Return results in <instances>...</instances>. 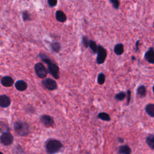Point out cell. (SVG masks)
<instances>
[{
  "label": "cell",
  "instance_id": "cell-19",
  "mask_svg": "<svg viewBox=\"0 0 154 154\" xmlns=\"http://www.w3.org/2000/svg\"><path fill=\"white\" fill-rule=\"evenodd\" d=\"M51 48L53 52H58L61 48V45L58 42H54L51 44Z\"/></svg>",
  "mask_w": 154,
  "mask_h": 154
},
{
  "label": "cell",
  "instance_id": "cell-5",
  "mask_svg": "<svg viewBox=\"0 0 154 154\" xmlns=\"http://www.w3.org/2000/svg\"><path fill=\"white\" fill-rule=\"evenodd\" d=\"M14 141L13 136L9 132L2 133L0 136V143L4 146L11 145Z\"/></svg>",
  "mask_w": 154,
  "mask_h": 154
},
{
  "label": "cell",
  "instance_id": "cell-14",
  "mask_svg": "<svg viewBox=\"0 0 154 154\" xmlns=\"http://www.w3.org/2000/svg\"><path fill=\"white\" fill-rule=\"evenodd\" d=\"M118 152L120 154H131V149L128 145H123L119 147Z\"/></svg>",
  "mask_w": 154,
  "mask_h": 154
},
{
  "label": "cell",
  "instance_id": "cell-12",
  "mask_svg": "<svg viewBox=\"0 0 154 154\" xmlns=\"http://www.w3.org/2000/svg\"><path fill=\"white\" fill-rule=\"evenodd\" d=\"M15 87L17 90L22 91L27 88V84L23 80H19L16 82Z\"/></svg>",
  "mask_w": 154,
  "mask_h": 154
},
{
  "label": "cell",
  "instance_id": "cell-31",
  "mask_svg": "<svg viewBox=\"0 0 154 154\" xmlns=\"http://www.w3.org/2000/svg\"><path fill=\"white\" fill-rule=\"evenodd\" d=\"M118 140H119V142H120V143H123V139L122 138L119 137L118 138Z\"/></svg>",
  "mask_w": 154,
  "mask_h": 154
},
{
  "label": "cell",
  "instance_id": "cell-21",
  "mask_svg": "<svg viewBox=\"0 0 154 154\" xmlns=\"http://www.w3.org/2000/svg\"><path fill=\"white\" fill-rule=\"evenodd\" d=\"M89 47L90 48L91 50L93 52V54H96L97 52V47L96 42L93 40H90L89 42Z\"/></svg>",
  "mask_w": 154,
  "mask_h": 154
},
{
  "label": "cell",
  "instance_id": "cell-23",
  "mask_svg": "<svg viewBox=\"0 0 154 154\" xmlns=\"http://www.w3.org/2000/svg\"><path fill=\"white\" fill-rule=\"evenodd\" d=\"M9 128L8 126L5 124L4 122H0V132H7L9 131Z\"/></svg>",
  "mask_w": 154,
  "mask_h": 154
},
{
  "label": "cell",
  "instance_id": "cell-10",
  "mask_svg": "<svg viewBox=\"0 0 154 154\" xmlns=\"http://www.w3.org/2000/svg\"><path fill=\"white\" fill-rule=\"evenodd\" d=\"M144 58L149 63L154 64V49L153 48H150L145 53Z\"/></svg>",
  "mask_w": 154,
  "mask_h": 154
},
{
  "label": "cell",
  "instance_id": "cell-34",
  "mask_svg": "<svg viewBox=\"0 0 154 154\" xmlns=\"http://www.w3.org/2000/svg\"><path fill=\"white\" fill-rule=\"evenodd\" d=\"M0 154H4L2 152H0Z\"/></svg>",
  "mask_w": 154,
  "mask_h": 154
},
{
  "label": "cell",
  "instance_id": "cell-22",
  "mask_svg": "<svg viewBox=\"0 0 154 154\" xmlns=\"http://www.w3.org/2000/svg\"><path fill=\"white\" fill-rule=\"evenodd\" d=\"M126 97V93L124 91H120V93L116 94L114 97H115V99L119 101H122L124 100Z\"/></svg>",
  "mask_w": 154,
  "mask_h": 154
},
{
  "label": "cell",
  "instance_id": "cell-2",
  "mask_svg": "<svg viewBox=\"0 0 154 154\" xmlns=\"http://www.w3.org/2000/svg\"><path fill=\"white\" fill-rule=\"evenodd\" d=\"M63 147L61 142L57 139L49 138L45 143V148L48 154H55Z\"/></svg>",
  "mask_w": 154,
  "mask_h": 154
},
{
  "label": "cell",
  "instance_id": "cell-26",
  "mask_svg": "<svg viewBox=\"0 0 154 154\" xmlns=\"http://www.w3.org/2000/svg\"><path fill=\"white\" fill-rule=\"evenodd\" d=\"M82 44H83V45L84 46L85 48H87L89 46L90 40H88V38L87 36H83L82 39Z\"/></svg>",
  "mask_w": 154,
  "mask_h": 154
},
{
  "label": "cell",
  "instance_id": "cell-35",
  "mask_svg": "<svg viewBox=\"0 0 154 154\" xmlns=\"http://www.w3.org/2000/svg\"><path fill=\"white\" fill-rule=\"evenodd\" d=\"M153 27H154V22H153Z\"/></svg>",
  "mask_w": 154,
  "mask_h": 154
},
{
  "label": "cell",
  "instance_id": "cell-11",
  "mask_svg": "<svg viewBox=\"0 0 154 154\" xmlns=\"http://www.w3.org/2000/svg\"><path fill=\"white\" fill-rule=\"evenodd\" d=\"M1 82L3 86L5 87H10L13 85L14 83V80L11 76H5L1 78Z\"/></svg>",
  "mask_w": 154,
  "mask_h": 154
},
{
  "label": "cell",
  "instance_id": "cell-25",
  "mask_svg": "<svg viewBox=\"0 0 154 154\" xmlns=\"http://www.w3.org/2000/svg\"><path fill=\"white\" fill-rule=\"evenodd\" d=\"M22 15V19H23V21H28V20H31L30 14L28 11H23Z\"/></svg>",
  "mask_w": 154,
  "mask_h": 154
},
{
  "label": "cell",
  "instance_id": "cell-7",
  "mask_svg": "<svg viewBox=\"0 0 154 154\" xmlns=\"http://www.w3.org/2000/svg\"><path fill=\"white\" fill-rule=\"evenodd\" d=\"M42 85L48 90H54L57 88V84L55 80L51 78H46L42 81Z\"/></svg>",
  "mask_w": 154,
  "mask_h": 154
},
{
  "label": "cell",
  "instance_id": "cell-18",
  "mask_svg": "<svg viewBox=\"0 0 154 154\" xmlns=\"http://www.w3.org/2000/svg\"><path fill=\"white\" fill-rule=\"evenodd\" d=\"M146 142L147 146L154 150V135H149L146 138Z\"/></svg>",
  "mask_w": 154,
  "mask_h": 154
},
{
  "label": "cell",
  "instance_id": "cell-8",
  "mask_svg": "<svg viewBox=\"0 0 154 154\" xmlns=\"http://www.w3.org/2000/svg\"><path fill=\"white\" fill-rule=\"evenodd\" d=\"M40 122L46 128L52 127L54 125V120L52 117L49 115L44 114L40 117Z\"/></svg>",
  "mask_w": 154,
  "mask_h": 154
},
{
  "label": "cell",
  "instance_id": "cell-24",
  "mask_svg": "<svg viewBox=\"0 0 154 154\" xmlns=\"http://www.w3.org/2000/svg\"><path fill=\"white\" fill-rule=\"evenodd\" d=\"M105 76L103 73H100L97 76V82L102 85L105 82Z\"/></svg>",
  "mask_w": 154,
  "mask_h": 154
},
{
  "label": "cell",
  "instance_id": "cell-30",
  "mask_svg": "<svg viewBox=\"0 0 154 154\" xmlns=\"http://www.w3.org/2000/svg\"><path fill=\"white\" fill-rule=\"evenodd\" d=\"M140 42V40H138V41H137V42L135 43V51H137V50L138 49V43Z\"/></svg>",
  "mask_w": 154,
  "mask_h": 154
},
{
  "label": "cell",
  "instance_id": "cell-3",
  "mask_svg": "<svg viewBox=\"0 0 154 154\" xmlns=\"http://www.w3.org/2000/svg\"><path fill=\"white\" fill-rule=\"evenodd\" d=\"M14 130L19 136H26L29 133V126L25 122L16 121L14 124Z\"/></svg>",
  "mask_w": 154,
  "mask_h": 154
},
{
  "label": "cell",
  "instance_id": "cell-15",
  "mask_svg": "<svg viewBox=\"0 0 154 154\" xmlns=\"http://www.w3.org/2000/svg\"><path fill=\"white\" fill-rule=\"evenodd\" d=\"M137 95L140 97H144L146 95V88L144 85H140L138 87L137 89Z\"/></svg>",
  "mask_w": 154,
  "mask_h": 154
},
{
  "label": "cell",
  "instance_id": "cell-1",
  "mask_svg": "<svg viewBox=\"0 0 154 154\" xmlns=\"http://www.w3.org/2000/svg\"><path fill=\"white\" fill-rule=\"evenodd\" d=\"M42 61L45 62L48 67V72L55 79H58L60 77V70L56 63L53 62L46 55L43 53H40L38 55Z\"/></svg>",
  "mask_w": 154,
  "mask_h": 154
},
{
  "label": "cell",
  "instance_id": "cell-9",
  "mask_svg": "<svg viewBox=\"0 0 154 154\" xmlns=\"http://www.w3.org/2000/svg\"><path fill=\"white\" fill-rule=\"evenodd\" d=\"M11 104V99L10 98L5 95L1 94L0 95V106L2 108L8 107Z\"/></svg>",
  "mask_w": 154,
  "mask_h": 154
},
{
  "label": "cell",
  "instance_id": "cell-17",
  "mask_svg": "<svg viewBox=\"0 0 154 154\" xmlns=\"http://www.w3.org/2000/svg\"><path fill=\"white\" fill-rule=\"evenodd\" d=\"M114 53L117 55H122L124 52V47L122 43H118L115 45L114 48Z\"/></svg>",
  "mask_w": 154,
  "mask_h": 154
},
{
  "label": "cell",
  "instance_id": "cell-33",
  "mask_svg": "<svg viewBox=\"0 0 154 154\" xmlns=\"http://www.w3.org/2000/svg\"><path fill=\"white\" fill-rule=\"evenodd\" d=\"M132 60H135V57H132Z\"/></svg>",
  "mask_w": 154,
  "mask_h": 154
},
{
  "label": "cell",
  "instance_id": "cell-16",
  "mask_svg": "<svg viewBox=\"0 0 154 154\" xmlns=\"http://www.w3.org/2000/svg\"><path fill=\"white\" fill-rule=\"evenodd\" d=\"M146 113L150 117H154V104L149 103L145 107Z\"/></svg>",
  "mask_w": 154,
  "mask_h": 154
},
{
  "label": "cell",
  "instance_id": "cell-32",
  "mask_svg": "<svg viewBox=\"0 0 154 154\" xmlns=\"http://www.w3.org/2000/svg\"><path fill=\"white\" fill-rule=\"evenodd\" d=\"M153 93H154V85H153Z\"/></svg>",
  "mask_w": 154,
  "mask_h": 154
},
{
  "label": "cell",
  "instance_id": "cell-28",
  "mask_svg": "<svg viewBox=\"0 0 154 154\" xmlns=\"http://www.w3.org/2000/svg\"><path fill=\"white\" fill-rule=\"evenodd\" d=\"M58 3V1L57 0H48V4L49 7H54L57 5Z\"/></svg>",
  "mask_w": 154,
  "mask_h": 154
},
{
  "label": "cell",
  "instance_id": "cell-20",
  "mask_svg": "<svg viewBox=\"0 0 154 154\" xmlns=\"http://www.w3.org/2000/svg\"><path fill=\"white\" fill-rule=\"evenodd\" d=\"M97 117L104 121H109L111 120L110 116L106 112H100L97 115Z\"/></svg>",
  "mask_w": 154,
  "mask_h": 154
},
{
  "label": "cell",
  "instance_id": "cell-27",
  "mask_svg": "<svg viewBox=\"0 0 154 154\" xmlns=\"http://www.w3.org/2000/svg\"><path fill=\"white\" fill-rule=\"evenodd\" d=\"M109 2L112 4V6L114 8L118 9L119 8L120 2L119 1H117V0H110Z\"/></svg>",
  "mask_w": 154,
  "mask_h": 154
},
{
  "label": "cell",
  "instance_id": "cell-29",
  "mask_svg": "<svg viewBox=\"0 0 154 154\" xmlns=\"http://www.w3.org/2000/svg\"><path fill=\"white\" fill-rule=\"evenodd\" d=\"M131 91L129 90H128L127 91V105H129L131 100Z\"/></svg>",
  "mask_w": 154,
  "mask_h": 154
},
{
  "label": "cell",
  "instance_id": "cell-13",
  "mask_svg": "<svg viewBox=\"0 0 154 154\" xmlns=\"http://www.w3.org/2000/svg\"><path fill=\"white\" fill-rule=\"evenodd\" d=\"M55 17L56 19L60 22H66L67 17L65 13L61 10H57L55 13Z\"/></svg>",
  "mask_w": 154,
  "mask_h": 154
},
{
  "label": "cell",
  "instance_id": "cell-6",
  "mask_svg": "<svg viewBox=\"0 0 154 154\" xmlns=\"http://www.w3.org/2000/svg\"><path fill=\"white\" fill-rule=\"evenodd\" d=\"M97 56L96 58L97 63L99 64H101L104 63L105 61L107 54L106 49L102 46L99 45L97 47Z\"/></svg>",
  "mask_w": 154,
  "mask_h": 154
},
{
  "label": "cell",
  "instance_id": "cell-4",
  "mask_svg": "<svg viewBox=\"0 0 154 154\" xmlns=\"http://www.w3.org/2000/svg\"><path fill=\"white\" fill-rule=\"evenodd\" d=\"M34 70L37 76L40 78H45L48 75V70L42 63H37L34 65Z\"/></svg>",
  "mask_w": 154,
  "mask_h": 154
}]
</instances>
